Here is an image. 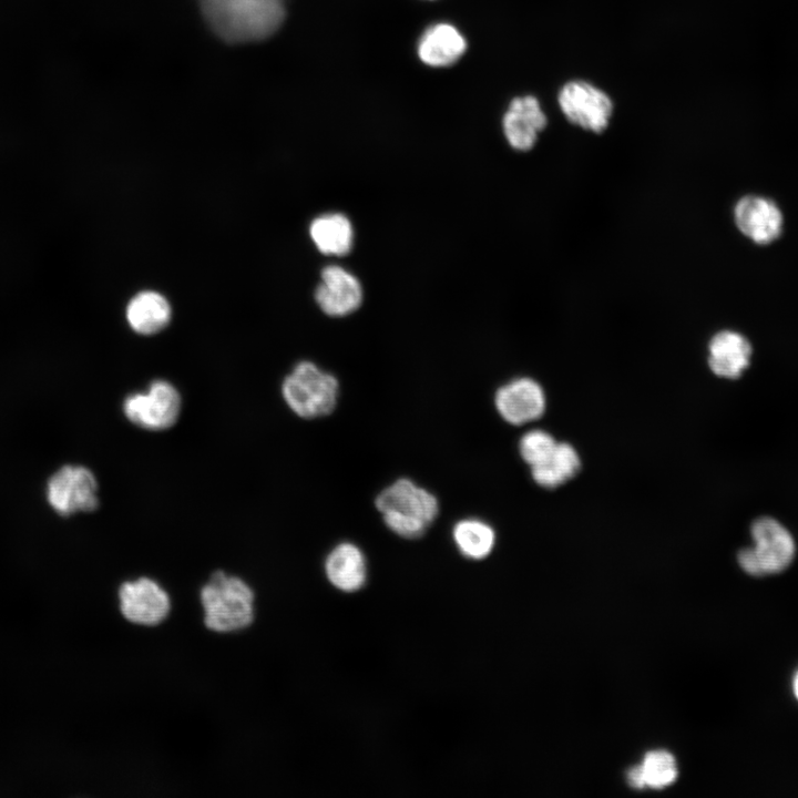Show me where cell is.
<instances>
[{
    "instance_id": "2e32d148",
    "label": "cell",
    "mask_w": 798,
    "mask_h": 798,
    "mask_svg": "<svg viewBox=\"0 0 798 798\" xmlns=\"http://www.w3.org/2000/svg\"><path fill=\"white\" fill-rule=\"evenodd\" d=\"M467 42L458 29L438 23L424 31L419 40L418 55L430 66L442 68L457 62L464 53Z\"/></svg>"
},
{
    "instance_id": "3957f363",
    "label": "cell",
    "mask_w": 798,
    "mask_h": 798,
    "mask_svg": "<svg viewBox=\"0 0 798 798\" xmlns=\"http://www.w3.org/2000/svg\"><path fill=\"white\" fill-rule=\"evenodd\" d=\"M205 626L231 633L250 626L255 618V592L242 577L215 571L201 587Z\"/></svg>"
},
{
    "instance_id": "7c38bea8",
    "label": "cell",
    "mask_w": 798,
    "mask_h": 798,
    "mask_svg": "<svg viewBox=\"0 0 798 798\" xmlns=\"http://www.w3.org/2000/svg\"><path fill=\"white\" fill-rule=\"evenodd\" d=\"M494 405L503 420L519 426L541 417L545 408V397L536 381L518 378L497 390Z\"/></svg>"
},
{
    "instance_id": "7402d4cb",
    "label": "cell",
    "mask_w": 798,
    "mask_h": 798,
    "mask_svg": "<svg viewBox=\"0 0 798 798\" xmlns=\"http://www.w3.org/2000/svg\"><path fill=\"white\" fill-rule=\"evenodd\" d=\"M556 442L545 431L531 430L524 433L519 442L522 459L531 467L544 462L553 452Z\"/></svg>"
},
{
    "instance_id": "6da1fadb",
    "label": "cell",
    "mask_w": 798,
    "mask_h": 798,
    "mask_svg": "<svg viewBox=\"0 0 798 798\" xmlns=\"http://www.w3.org/2000/svg\"><path fill=\"white\" fill-rule=\"evenodd\" d=\"M193 8L204 31L229 49L266 43L287 17L286 0H193Z\"/></svg>"
},
{
    "instance_id": "cb8c5ba5",
    "label": "cell",
    "mask_w": 798,
    "mask_h": 798,
    "mask_svg": "<svg viewBox=\"0 0 798 798\" xmlns=\"http://www.w3.org/2000/svg\"><path fill=\"white\" fill-rule=\"evenodd\" d=\"M792 687H794L795 696H796L797 699H798V672H797V674L795 675Z\"/></svg>"
},
{
    "instance_id": "44dd1931",
    "label": "cell",
    "mask_w": 798,
    "mask_h": 798,
    "mask_svg": "<svg viewBox=\"0 0 798 798\" xmlns=\"http://www.w3.org/2000/svg\"><path fill=\"white\" fill-rule=\"evenodd\" d=\"M645 787L662 789L677 778L676 760L665 750H654L645 755L640 765Z\"/></svg>"
},
{
    "instance_id": "7a4b0ae2",
    "label": "cell",
    "mask_w": 798,
    "mask_h": 798,
    "mask_svg": "<svg viewBox=\"0 0 798 798\" xmlns=\"http://www.w3.org/2000/svg\"><path fill=\"white\" fill-rule=\"evenodd\" d=\"M386 526L403 539H418L439 514L437 497L408 478L383 488L375 499Z\"/></svg>"
},
{
    "instance_id": "4fadbf2b",
    "label": "cell",
    "mask_w": 798,
    "mask_h": 798,
    "mask_svg": "<svg viewBox=\"0 0 798 798\" xmlns=\"http://www.w3.org/2000/svg\"><path fill=\"white\" fill-rule=\"evenodd\" d=\"M548 119L539 100L532 95L515 98L503 115L502 127L508 143L518 151L531 150Z\"/></svg>"
},
{
    "instance_id": "ffe728a7",
    "label": "cell",
    "mask_w": 798,
    "mask_h": 798,
    "mask_svg": "<svg viewBox=\"0 0 798 798\" xmlns=\"http://www.w3.org/2000/svg\"><path fill=\"white\" fill-rule=\"evenodd\" d=\"M580 468V458L569 443H556L552 454L531 467L534 481L544 488H555L572 478Z\"/></svg>"
},
{
    "instance_id": "8992f818",
    "label": "cell",
    "mask_w": 798,
    "mask_h": 798,
    "mask_svg": "<svg viewBox=\"0 0 798 798\" xmlns=\"http://www.w3.org/2000/svg\"><path fill=\"white\" fill-rule=\"evenodd\" d=\"M753 548L738 553L740 567L753 576L784 571L795 556V542L789 531L778 521L761 516L751 524Z\"/></svg>"
},
{
    "instance_id": "9c48e42d",
    "label": "cell",
    "mask_w": 798,
    "mask_h": 798,
    "mask_svg": "<svg viewBox=\"0 0 798 798\" xmlns=\"http://www.w3.org/2000/svg\"><path fill=\"white\" fill-rule=\"evenodd\" d=\"M117 598L122 616L135 625H160L171 612L168 593L147 576L123 582L117 590Z\"/></svg>"
},
{
    "instance_id": "5b68a950",
    "label": "cell",
    "mask_w": 798,
    "mask_h": 798,
    "mask_svg": "<svg viewBox=\"0 0 798 798\" xmlns=\"http://www.w3.org/2000/svg\"><path fill=\"white\" fill-rule=\"evenodd\" d=\"M44 499L62 518L92 512L99 507V482L94 472L80 463L55 469L44 484Z\"/></svg>"
},
{
    "instance_id": "e0dca14e",
    "label": "cell",
    "mask_w": 798,
    "mask_h": 798,
    "mask_svg": "<svg viewBox=\"0 0 798 798\" xmlns=\"http://www.w3.org/2000/svg\"><path fill=\"white\" fill-rule=\"evenodd\" d=\"M130 327L140 335H153L165 328L171 319V307L164 296L156 291H141L126 308Z\"/></svg>"
},
{
    "instance_id": "8fae6325",
    "label": "cell",
    "mask_w": 798,
    "mask_h": 798,
    "mask_svg": "<svg viewBox=\"0 0 798 798\" xmlns=\"http://www.w3.org/2000/svg\"><path fill=\"white\" fill-rule=\"evenodd\" d=\"M315 299L320 309L335 317L355 311L362 303V287L358 278L338 265L323 268Z\"/></svg>"
},
{
    "instance_id": "ac0fdd59",
    "label": "cell",
    "mask_w": 798,
    "mask_h": 798,
    "mask_svg": "<svg viewBox=\"0 0 798 798\" xmlns=\"http://www.w3.org/2000/svg\"><path fill=\"white\" fill-rule=\"evenodd\" d=\"M311 241L326 255H346L354 243L350 219L341 213H328L316 217L309 227Z\"/></svg>"
},
{
    "instance_id": "30bf717a",
    "label": "cell",
    "mask_w": 798,
    "mask_h": 798,
    "mask_svg": "<svg viewBox=\"0 0 798 798\" xmlns=\"http://www.w3.org/2000/svg\"><path fill=\"white\" fill-rule=\"evenodd\" d=\"M737 228L758 245H768L782 232V214L775 202L758 195L741 197L735 205Z\"/></svg>"
},
{
    "instance_id": "277c9868",
    "label": "cell",
    "mask_w": 798,
    "mask_h": 798,
    "mask_svg": "<svg viewBox=\"0 0 798 798\" xmlns=\"http://www.w3.org/2000/svg\"><path fill=\"white\" fill-rule=\"evenodd\" d=\"M288 408L303 419L330 415L338 402L339 381L309 360L299 361L286 375L280 387Z\"/></svg>"
},
{
    "instance_id": "5bb4252c",
    "label": "cell",
    "mask_w": 798,
    "mask_h": 798,
    "mask_svg": "<svg viewBox=\"0 0 798 798\" xmlns=\"http://www.w3.org/2000/svg\"><path fill=\"white\" fill-rule=\"evenodd\" d=\"M324 571L335 589L344 593H355L366 584L367 560L358 545L344 541L329 551L324 562Z\"/></svg>"
},
{
    "instance_id": "ba28073f",
    "label": "cell",
    "mask_w": 798,
    "mask_h": 798,
    "mask_svg": "<svg viewBox=\"0 0 798 798\" xmlns=\"http://www.w3.org/2000/svg\"><path fill=\"white\" fill-rule=\"evenodd\" d=\"M559 105L572 124L594 133L607 127L613 113L610 96L585 81L567 82L559 93Z\"/></svg>"
},
{
    "instance_id": "9a60e30c",
    "label": "cell",
    "mask_w": 798,
    "mask_h": 798,
    "mask_svg": "<svg viewBox=\"0 0 798 798\" xmlns=\"http://www.w3.org/2000/svg\"><path fill=\"white\" fill-rule=\"evenodd\" d=\"M708 365L714 374L729 379L738 378L748 367L751 346L740 334L722 330L715 334L708 345Z\"/></svg>"
},
{
    "instance_id": "d6986e66",
    "label": "cell",
    "mask_w": 798,
    "mask_h": 798,
    "mask_svg": "<svg viewBox=\"0 0 798 798\" xmlns=\"http://www.w3.org/2000/svg\"><path fill=\"white\" fill-rule=\"evenodd\" d=\"M452 540L459 553L469 560H483L495 545V532L485 521L464 518L454 523Z\"/></svg>"
},
{
    "instance_id": "603a6c76",
    "label": "cell",
    "mask_w": 798,
    "mask_h": 798,
    "mask_svg": "<svg viewBox=\"0 0 798 798\" xmlns=\"http://www.w3.org/2000/svg\"><path fill=\"white\" fill-rule=\"evenodd\" d=\"M626 780L628 785L635 789L645 788L642 770L640 766H635L627 771Z\"/></svg>"
},
{
    "instance_id": "52a82bcc",
    "label": "cell",
    "mask_w": 798,
    "mask_h": 798,
    "mask_svg": "<svg viewBox=\"0 0 798 798\" xmlns=\"http://www.w3.org/2000/svg\"><path fill=\"white\" fill-rule=\"evenodd\" d=\"M122 410L132 424L149 431H162L176 423L182 410V396L171 381L156 379L143 391L127 395Z\"/></svg>"
}]
</instances>
